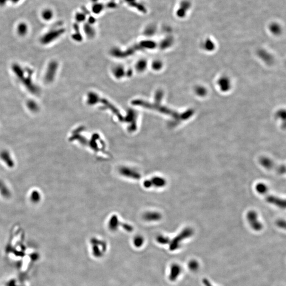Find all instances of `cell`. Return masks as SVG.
<instances>
[{
  "instance_id": "7",
  "label": "cell",
  "mask_w": 286,
  "mask_h": 286,
  "mask_svg": "<svg viewBox=\"0 0 286 286\" xmlns=\"http://www.w3.org/2000/svg\"><path fill=\"white\" fill-rule=\"evenodd\" d=\"M277 224L279 227L285 228L286 227V223L283 220H279L277 223Z\"/></svg>"
},
{
  "instance_id": "4",
  "label": "cell",
  "mask_w": 286,
  "mask_h": 286,
  "mask_svg": "<svg viewBox=\"0 0 286 286\" xmlns=\"http://www.w3.org/2000/svg\"><path fill=\"white\" fill-rule=\"evenodd\" d=\"M246 218L253 229L255 231H260L262 229L263 225L258 221V216L255 211L251 210L247 212Z\"/></svg>"
},
{
  "instance_id": "8",
  "label": "cell",
  "mask_w": 286,
  "mask_h": 286,
  "mask_svg": "<svg viewBox=\"0 0 286 286\" xmlns=\"http://www.w3.org/2000/svg\"><path fill=\"white\" fill-rule=\"evenodd\" d=\"M203 282L205 286H214L207 279H203Z\"/></svg>"
},
{
  "instance_id": "3",
  "label": "cell",
  "mask_w": 286,
  "mask_h": 286,
  "mask_svg": "<svg viewBox=\"0 0 286 286\" xmlns=\"http://www.w3.org/2000/svg\"><path fill=\"white\" fill-rule=\"evenodd\" d=\"M194 234V231L191 228H186L185 229L182 231L181 233L178 235L176 237H175L172 243L171 244L170 249L171 250H175L178 247L180 243L182 242L183 240L189 237H191L192 234Z\"/></svg>"
},
{
  "instance_id": "2",
  "label": "cell",
  "mask_w": 286,
  "mask_h": 286,
  "mask_svg": "<svg viewBox=\"0 0 286 286\" xmlns=\"http://www.w3.org/2000/svg\"><path fill=\"white\" fill-rule=\"evenodd\" d=\"M259 162L262 166L267 169L274 170L279 174H283L286 172V167L284 165H277L268 157H261L260 159Z\"/></svg>"
},
{
  "instance_id": "1",
  "label": "cell",
  "mask_w": 286,
  "mask_h": 286,
  "mask_svg": "<svg viewBox=\"0 0 286 286\" xmlns=\"http://www.w3.org/2000/svg\"><path fill=\"white\" fill-rule=\"evenodd\" d=\"M255 189L256 190L258 191V192L265 196V200L269 203L274 205L281 208H283V209L285 208L286 207L285 200L272 195L270 194V192L269 193L268 187L264 183H258L255 187Z\"/></svg>"
},
{
  "instance_id": "5",
  "label": "cell",
  "mask_w": 286,
  "mask_h": 286,
  "mask_svg": "<svg viewBox=\"0 0 286 286\" xmlns=\"http://www.w3.org/2000/svg\"><path fill=\"white\" fill-rule=\"evenodd\" d=\"M181 273V268L178 264H173L170 268L169 279L171 281H174L178 279Z\"/></svg>"
},
{
  "instance_id": "6",
  "label": "cell",
  "mask_w": 286,
  "mask_h": 286,
  "mask_svg": "<svg viewBox=\"0 0 286 286\" xmlns=\"http://www.w3.org/2000/svg\"><path fill=\"white\" fill-rule=\"evenodd\" d=\"M199 263L196 260H191L189 262L188 267L189 268V269L191 271H195L197 270L199 268Z\"/></svg>"
}]
</instances>
